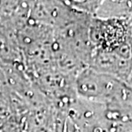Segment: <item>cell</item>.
<instances>
[{"label": "cell", "instance_id": "2", "mask_svg": "<svg viewBox=\"0 0 132 132\" xmlns=\"http://www.w3.org/2000/svg\"><path fill=\"white\" fill-rule=\"evenodd\" d=\"M130 7H131V17H132V1H130Z\"/></svg>", "mask_w": 132, "mask_h": 132}, {"label": "cell", "instance_id": "1", "mask_svg": "<svg viewBox=\"0 0 132 132\" xmlns=\"http://www.w3.org/2000/svg\"><path fill=\"white\" fill-rule=\"evenodd\" d=\"M127 84H129L131 88H132V69H131V72H130V75L129 76L128 78V81H127Z\"/></svg>", "mask_w": 132, "mask_h": 132}]
</instances>
